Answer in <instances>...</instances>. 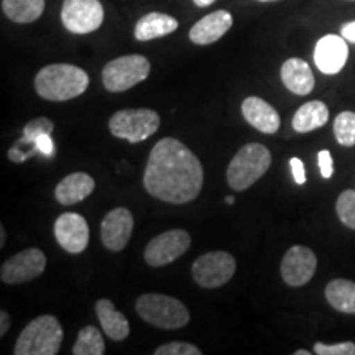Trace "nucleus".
I'll use <instances>...</instances> for the list:
<instances>
[{
    "label": "nucleus",
    "mask_w": 355,
    "mask_h": 355,
    "mask_svg": "<svg viewBox=\"0 0 355 355\" xmlns=\"http://www.w3.org/2000/svg\"><path fill=\"white\" fill-rule=\"evenodd\" d=\"M295 355H311L309 350H296Z\"/></svg>",
    "instance_id": "nucleus-40"
},
{
    "label": "nucleus",
    "mask_w": 355,
    "mask_h": 355,
    "mask_svg": "<svg viewBox=\"0 0 355 355\" xmlns=\"http://www.w3.org/2000/svg\"><path fill=\"white\" fill-rule=\"evenodd\" d=\"M55 237L68 254H81L89 245L87 220L76 212H64L55 222Z\"/></svg>",
    "instance_id": "nucleus-13"
},
{
    "label": "nucleus",
    "mask_w": 355,
    "mask_h": 355,
    "mask_svg": "<svg viewBox=\"0 0 355 355\" xmlns=\"http://www.w3.org/2000/svg\"><path fill=\"white\" fill-rule=\"evenodd\" d=\"M35 153V150L32 148V150H21V146L20 145H13L10 150H8V159H10V162H13V163H24L26 158L28 157H32V155Z\"/></svg>",
    "instance_id": "nucleus-34"
},
{
    "label": "nucleus",
    "mask_w": 355,
    "mask_h": 355,
    "mask_svg": "<svg viewBox=\"0 0 355 355\" xmlns=\"http://www.w3.org/2000/svg\"><path fill=\"white\" fill-rule=\"evenodd\" d=\"M334 135L343 146L355 145V112L345 110L337 115L334 121Z\"/></svg>",
    "instance_id": "nucleus-26"
},
{
    "label": "nucleus",
    "mask_w": 355,
    "mask_h": 355,
    "mask_svg": "<svg viewBox=\"0 0 355 355\" xmlns=\"http://www.w3.org/2000/svg\"><path fill=\"white\" fill-rule=\"evenodd\" d=\"M202 352L196 345L188 343H168L159 345L155 355H201Z\"/></svg>",
    "instance_id": "nucleus-29"
},
{
    "label": "nucleus",
    "mask_w": 355,
    "mask_h": 355,
    "mask_svg": "<svg viewBox=\"0 0 355 355\" xmlns=\"http://www.w3.org/2000/svg\"><path fill=\"white\" fill-rule=\"evenodd\" d=\"M193 2L196 7H209L216 2V0H193Z\"/></svg>",
    "instance_id": "nucleus-37"
},
{
    "label": "nucleus",
    "mask_w": 355,
    "mask_h": 355,
    "mask_svg": "<svg viewBox=\"0 0 355 355\" xmlns=\"http://www.w3.org/2000/svg\"><path fill=\"white\" fill-rule=\"evenodd\" d=\"M290 166H291V173L293 178H295L296 184H304L306 183V171H304V165L300 158H291L290 159Z\"/></svg>",
    "instance_id": "nucleus-33"
},
{
    "label": "nucleus",
    "mask_w": 355,
    "mask_h": 355,
    "mask_svg": "<svg viewBox=\"0 0 355 355\" xmlns=\"http://www.w3.org/2000/svg\"><path fill=\"white\" fill-rule=\"evenodd\" d=\"M105 352L104 337L94 326H86L79 331L78 340L73 347L74 355H102Z\"/></svg>",
    "instance_id": "nucleus-25"
},
{
    "label": "nucleus",
    "mask_w": 355,
    "mask_h": 355,
    "mask_svg": "<svg viewBox=\"0 0 355 355\" xmlns=\"http://www.w3.org/2000/svg\"><path fill=\"white\" fill-rule=\"evenodd\" d=\"M137 313L145 322L165 331H175L189 322V311L180 300L162 293H146L137 301Z\"/></svg>",
    "instance_id": "nucleus-4"
},
{
    "label": "nucleus",
    "mask_w": 355,
    "mask_h": 355,
    "mask_svg": "<svg viewBox=\"0 0 355 355\" xmlns=\"http://www.w3.org/2000/svg\"><path fill=\"white\" fill-rule=\"evenodd\" d=\"M349 46L344 37L326 35L314 48V63L324 74H337L347 63Z\"/></svg>",
    "instance_id": "nucleus-15"
},
{
    "label": "nucleus",
    "mask_w": 355,
    "mask_h": 355,
    "mask_svg": "<svg viewBox=\"0 0 355 355\" xmlns=\"http://www.w3.org/2000/svg\"><path fill=\"white\" fill-rule=\"evenodd\" d=\"M235 259L229 252H209L193 263V278L202 288H219L230 282L235 273Z\"/></svg>",
    "instance_id": "nucleus-8"
},
{
    "label": "nucleus",
    "mask_w": 355,
    "mask_h": 355,
    "mask_svg": "<svg viewBox=\"0 0 355 355\" xmlns=\"http://www.w3.org/2000/svg\"><path fill=\"white\" fill-rule=\"evenodd\" d=\"M178 30V20L171 15L159 12L146 13L135 25V38L139 42H150V40L166 37Z\"/></svg>",
    "instance_id": "nucleus-20"
},
{
    "label": "nucleus",
    "mask_w": 355,
    "mask_h": 355,
    "mask_svg": "<svg viewBox=\"0 0 355 355\" xmlns=\"http://www.w3.org/2000/svg\"><path fill=\"white\" fill-rule=\"evenodd\" d=\"M150 74V61L141 55H127L112 60L102 69V83L110 92H123L145 81Z\"/></svg>",
    "instance_id": "nucleus-7"
},
{
    "label": "nucleus",
    "mask_w": 355,
    "mask_h": 355,
    "mask_svg": "<svg viewBox=\"0 0 355 355\" xmlns=\"http://www.w3.org/2000/svg\"><path fill=\"white\" fill-rule=\"evenodd\" d=\"M336 211L340 222L355 230V191L347 189L337 198Z\"/></svg>",
    "instance_id": "nucleus-28"
},
{
    "label": "nucleus",
    "mask_w": 355,
    "mask_h": 355,
    "mask_svg": "<svg viewBox=\"0 0 355 355\" xmlns=\"http://www.w3.org/2000/svg\"><path fill=\"white\" fill-rule=\"evenodd\" d=\"M35 148H37V152L46 155V157H51L53 152H55V144H53L50 133L40 135L37 141H35Z\"/></svg>",
    "instance_id": "nucleus-32"
},
{
    "label": "nucleus",
    "mask_w": 355,
    "mask_h": 355,
    "mask_svg": "<svg viewBox=\"0 0 355 355\" xmlns=\"http://www.w3.org/2000/svg\"><path fill=\"white\" fill-rule=\"evenodd\" d=\"M272 165V153L261 144H247L227 166V183L235 191H245L257 183Z\"/></svg>",
    "instance_id": "nucleus-5"
},
{
    "label": "nucleus",
    "mask_w": 355,
    "mask_h": 355,
    "mask_svg": "<svg viewBox=\"0 0 355 355\" xmlns=\"http://www.w3.org/2000/svg\"><path fill=\"white\" fill-rule=\"evenodd\" d=\"M326 300L340 313L355 314V283L349 279H332L326 286Z\"/></svg>",
    "instance_id": "nucleus-24"
},
{
    "label": "nucleus",
    "mask_w": 355,
    "mask_h": 355,
    "mask_svg": "<svg viewBox=\"0 0 355 355\" xmlns=\"http://www.w3.org/2000/svg\"><path fill=\"white\" fill-rule=\"evenodd\" d=\"M89 87L87 73L74 64H50L38 71L35 89L46 101L64 102L81 96Z\"/></svg>",
    "instance_id": "nucleus-2"
},
{
    "label": "nucleus",
    "mask_w": 355,
    "mask_h": 355,
    "mask_svg": "<svg viewBox=\"0 0 355 355\" xmlns=\"http://www.w3.org/2000/svg\"><path fill=\"white\" fill-rule=\"evenodd\" d=\"M318 259L308 247L295 245L286 252L282 261V278L290 286H304L314 277Z\"/></svg>",
    "instance_id": "nucleus-12"
},
{
    "label": "nucleus",
    "mask_w": 355,
    "mask_h": 355,
    "mask_svg": "<svg viewBox=\"0 0 355 355\" xmlns=\"http://www.w3.org/2000/svg\"><path fill=\"white\" fill-rule=\"evenodd\" d=\"M234 202H235V198H234V196H227V198H225V204H229V206H232Z\"/></svg>",
    "instance_id": "nucleus-39"
},
{
    "label": "nucleus",
    "mask_w": 355,
    "mask_h": 355,
    "mask_svg": "<svg viewBox=\"0 0 355 355\" xmlns=\"http://www.w3.org/2000/svg\"><path fill=\"white\" fill-rule=\"evenodd\" d=\"M282 81L293 94L308 96L314 89V74L309 64L300 58H290L282 66Z\"/></svg>",
    "instance_id": "nucleus-19"
},
{
    "label": "nucleus",
    "mask_w": 355,
    "mask_h": 355,
    "mask_svg": "<svg viewBox=\"0 0 355 355\" xmlns=\"http://www.w3.org/2000/svg\"><path fill=\"white\" fill-rule=\"evenodd\" d=\"M318 165H319V171H321L322 178L329 180L334 173V163H332V157L329 150H321L318 153Z\"/></svg>",
    "instance_id": "nucleus-31"
},
{
    "label": "nucleus",
    "mask_w": 355,
    "mask_h": 355,
    "mask_svg": "<svg viewBox=\"0 0 355 355\" xmlns=\"http://www.w3.org/2000/svg\"><path fill=\"white\" fill-rule=\"evenodd\" d=\"M96 314L99 318V322L105 332V336H109L112 340H123L130 334V326H128L125 316L115 309V306L110 300L104 298L97 301Z\"/></svg>",
    "instance_id": "nucleus-21"
},
{
    "label": "nucleus",
    "mask_w": 355,
    "mask_h": 355,
    "mask_svg": "<svg viewBox=\"0 0 355 355\" xmlns=\"http://www.w3.org/2000/svg\"><path fill=\"white\" fill-rule=\"evenodd\" d=\"M159 128V115L152 109H123L109 121V130L117 139L139 144L155 135Z\"/></svg>",
    "instance_id": "nucleus-6"
},
{
    "label": "nucleus",
    "mask_w": 355,
    "mask_h": 355,
    "mask_svg": "<svg viewBox=\"0 0 355 355\" xmlns=\"http://www.w3.org/2000/svg\"><path fill=\"white\" fill-rule=\"evenodd\" d=\"M204 183L202 165L180 140L162 139L146 162L144 184L146 193L170 204H186L199 196Z\"/></svg>",
    "instance_id": "nucleus-1"
},
{
    "label": "nucleus",
    "mask_w": 355,
    "mask_h": 355,
    "mask_svg": "<svg viewBox=\"0 0 355 355\" xmlns=\"http://www.w3.org/2000/svg\"><path fill=\"white\" fill-rule=\"evenodd\" d=\"M6 245V229L0 227V247Z\"/></svg>",
    "instance_id": "nucleus-38"
},
{
    "label": "nucleus",
    "mask_w": 355,
    "mask_h": 355,
    "mask_svg": "<svg viewBox=\"0 0 355 355\" xmlns=\"http://www.w3.org/2000/svg\"><path fill=\"white\" fill-rule=\"evenodd\" d=\"M63 343V327L55 316L44 314L20 332L15 343V355H56Z\"/></svg>",
    "instance_id": "nucleus-3"
},
{
    "label": "nucleus",
    "mask_w": 355,
    "mask_h": 355,
    "mask_svg": "<svg viewBox=\"0 0 355 355\" xmlns=\"http://www.w3.org/2000/svg\"><path fill=\"white\" fill-rule=\"evenodd\" d=\"M234 24L232 15L227 10H217L202 17L193 28L189 30V40L194 44H211L220 40L229 32Z\"/></svg>",
    "instance_id": "nucleus-16"
},
{
    "label": "nucleus",
    "mask_w": 355,
    "mask_h": 355,
    "mask_svg": "<svg viewBox=\"0 0 355 355\" xmlns=\"http://www.w3.org/2000/svg\"><path fill=\"white\" fill-rule=\"evenodd\" d=\"M260 2H275V0H260Z\"/></svg>",
    "instance_id": "nucleus-41"
},
{
    "label": "nucleus",
    "mask_w": 355,
    "mask_h": 355,
    "mask_svg": "<svg viewBox=\"0 0 355 355\" xmlns=\"http://www.w3.org/2000/svg\"><path fill=\"white\" fill-rule=\"evenodd\" d=\"M133 216L125 207H115L107 212L101 225L102 243L110 252H121L130 241Z\"/></svg>",
    "instance_id": "nucleus-14"
},
{
    "label": "nucleus",
    "mask_w": 355,
    "mask_h": 355,
    "mask_svg": "<svg viewBox=\"0 0 355 355\" xmlns=\"http://www.w3.org/2000/svg\"><path fill=\"white\" fill-rule=\"evenodd\" d=\"M350 2H355V0H350Z\"/></svg>",
    "instance_id": "nucleus-42"
},
{
    "label": "nucleus",
    "mask_w": 355,
    "mask_h": 355,
    "mask_svg": "<svg viewBox=\"0 0 355 355\" xmlns=\"http://www.w3.org/2000/svg\"><path fill=\"white\" fill-rule=\"evenodd\" d=\"M53 130H55V123H53L51 119L48 117L33 119V121L26 123L24 128V135H21V139L17 141V144L35 146V141H37L40 135H44V133H50L51 135Z\"/></svg>",
    "instance_id": "nucleus-27"
},
{
    "label": "nucleus",
    "mask_w": 355,
    "mask_h": 355,
    "mask_svg": "<svg viewBox=\"0 0 355 355\" xmlns=\"http://www.w3.org/2000/svg\"><path fill=\"white\" fill-rule=\"evenodd\" d=\"M43 10L44 0H2V12L15 24H33Z\"/></svg>",
    "instance_id": "nucleus-23"
},
{
    "label": "nucleus",
    "mask_w": 355,
    "mask_h": 355,
    "mask_svg": "<svg viewBox=\"0 0 355 355\" xmlns=\"http://www.w3.org/2000/svg\"><path fill=\"white\" fill-rule=\"evenodd\" d=\"M314 354L318 355H355L354 343H340V344H314Z\"/></svg>",
    "instance_id": "nucleus-30"
},
{
    "label": "nucleus",
    "mask_w": 355,
    "mask_h": 355,
    "mask_svg": "<svg viewBox=\"0 0 355 355\" xmlns=\"http://www.w3.org/2000/svg\"><path fill=\"white\" fill-rule=\"evenodd\" d=\"M340 35L345 38V42L355 43V20L350 21V24L343 25V28H340Z\"/></svg>",
    "instance_id": "nucleus-35"
},
{
    "label": "nucleus",
    "mask_w": 355,
    "mask_h": 355,
    "mask_svg": "<svg viewBox=\"0 0 355 355\" xmlns=\"http://www.w3.org/2000/svg\"><path fill=\"white\" fill-rule=\"evenodd\" d=\"M242 114L243 119H245L252 127H255L257 130H260L261 133H266V135L277 133L279 125H282V121H279V115L277 110H275L268 102L260 99V97H247V99L242 102Z\"/></svg>",
    "instance_id": "nucleus-17"
},
{
    "label": "nucleus",
    "mask_w": 355,
    "mask_h": 355,
    "mask_svg": "<svg viewBox=\"0 0 355 355\" xmlns=\"http://www.w3.org/2000/svg\"><path fill=\"white\" fill-rule=\"evenodd\" d=\"M94 188L96 181L86 173H73L60 181L55 189V198L63 206H73L91 196Z\"/></svg>",
    "instance_id": "nucleus-18"
},
{
    "label": "nucleus",
    "mask_w": 355,
    "mask_h": 355,
    "mask_svg": "<svg viewBox=\"0 0 355 355\" xmlns=\"http://www.w3.org/2000/svg\"><path fill=\"white\" fill-rule=\"evenodd\" d=\"M61 21L71 33H92L104 21V7L99 0H64Z\"/></svg>",
    "instance_id": "nucleus-9"
},
{
    "label": "nucleus",
    "mask_w": 355,
    "mask_h": 355,
    "mask_svg": "<svg viewBox=\"0 0 355 355\" xmlns=\"http://www.w3.org/2000/svg\"><path fill=\"white\" fill-rule=\"evenodd\" d=\"M8 327H10V316L7 311H0V336H6Z\"/></svg>",
    "instance_id": "nucleus-36"
},
{
    "label": "nucleus",
    "mask_w": 355,
    "mask_h": 355,
    "mask_svg": "<svg viewBox=\"0 0 355 355\" xmlns=\"http://www.w3.org/2000/svg\"><path fill=\"white\" fill-rule=\"evenodd\" d=\"M329 121V109L321 101L306 102L293 115V128L298 133H308L311 130L326 125Z\"/></svg>",
    "instance_id": "nucleus-22"
},
{
    "label": "nucleus",
    "mask_w": 355,
    "mask_h": 355,
    "mask_svg": "<svg viewBox=\"0 0 355 355\" xmlns=\"http://www.w3.org/2000/svg\"><path fill=\"white\" fill-rule=\"evenodd\" d=\"M191 247V235L183 229H173L157 235L145 248V261L153 268L170 265Z\"/></svg>",
    "instance_id": "nucleus-10"
},
{
    "label": "nucleus",
    "mask_w": 355,
    "mask_h": 355,
    "mask_svg": "<svg viewBox=\"0 0 355 355\" xmlns=\"http://www.w3.org/2000/svg\"><path fill=\"white\" fill-rule=\"evenodd\" d=\"M46 268V257L40 248H25L10 257L0 268V278L7 285H20L40 277Z\"/></svg>",
    "instance_id": "nucleus-11"
}]
</instances>
